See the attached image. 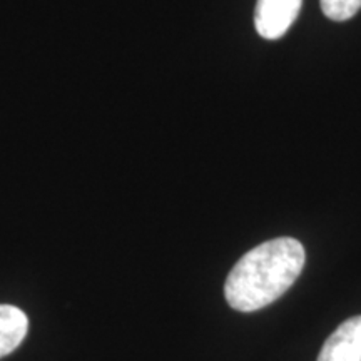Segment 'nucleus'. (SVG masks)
Here are the masks:
<instances>
[{"instance_id":"obj_2","label":"nucleus","mask_w":361,"mask_h":361,"mask_svg":"<svg viewBox=\"0 0 361 361\" xmlns=\"http://www.w3.org/2000/svg\"><path fill=\"white\" fill-rule=\"evenodd\" d=\"M303 0H258L255 25L263 39L276 40L288 32L296 20Z\"/></svg>"},{"instance_id":"obj_4","label":"nucleus","mask_w":361,"mask_h":361,"mask_svg":"<svg viewBox=\"0 0 361 361\" xmlns=\"http://www.w3.org/2000/svg\"><path fill=\"white\" fill-rule=\"evenodd\" d=\"M27 329L29 318L24 311L12 305H0V358L19 348Z\"/></svg>"},{"instance_id":"obj_1","label":"nucleus","mask_w":361,"mask_h":361,"mask_svg":"<svg viewBox=\"0 0 361 361\" xmlns=\"http://www.w3.org/2000/svg\"><path fill=\"white\" fill-rule=\"evenodd\" d=\"M305 261V247L295 238H276L252 247L226 279V301L243 313L274 303L295 284Z\"/></svg>"},{"instance_id":"obj_5","label":"nucleus","mask_w":361,"mask_h":361,"mask_svg":"<svg viewBox=\"0 0 361 361\" xmlns=\"http://www.w3.org/2000/svg\"><path fill=\"white\" fill-rule=\"evenodd\" d=\"M319 4L324 16L336 22L351 19L361 8V0H319Z\"/></svg>"},{"instance_id":"obj_3","label":"nucleus","mask_w":361,"mask_h":361,"mask_svg":"<svg viewBox=\"0 0 361 361\" xmlns=\"http://www.w3.org/2000/svg\"><path fill=\"white\" fill-rule=\"evenodd\" d=\"M318 361H361V316L346 319L329 335Z\"/></svg>"}]
</instances>
